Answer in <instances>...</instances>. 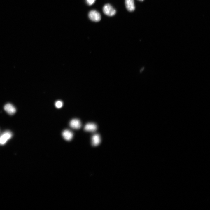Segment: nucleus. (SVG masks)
Listing matches in <instances>:
<instances>
[{
	"label": "nucleus",
	"instance_id": "1",
	"mask_svg": "<svg viewBox=\"0 0 210 210\" xmlns=\"http://www.w3.org/2000/svg\"><path fill=\"white\" fill-rule=\"evenodd\" d=\"M104 13L109 16H112L116 13V10L110 4H106L104 5L103 8Z\"/></svg>",
	"mask_w": 210,
	"mask_h": 210
},
{
	"label": "nucleus",
	"instance_id": "2",
	"mask_svg": "<svg viewBox=\"0 0 210 210\" xmlns=\"http://www.w3.org/2000/svg\"><path fill=\"white\" fill-rule=\"evenodd\" d=\"M13 135L12 132L9 131L4 132L0 136V144H5Z\"/></svg>",
	"mask_w": 210,
	"mask_h": 210
},
{
	"label": "nucleus",
	"instance_id": "3",
	"mask_svg": "<svg viewBox=\"0 0 210 210\" xmlns=\"http://www.w3.org/2000/svg\"><path fill=\"white\" fill-rule=\"evenodd\" d=\"M89 18L92 21L98 22L101 19V15L100 13L95 10L90 11L88 14Z\"/></svg>",
	"mask_w": 210,
	"mask_h": 210
},
{
	"label": "nucleus",
	"instance_id": "4",
	"mask_svg": "<svg viewBox=\"0 0 210 210\" xmlns=\"http://www.w3.org/2000/svg\"><path fill=\"white\" fill-rule=\"evenodd\" d=\"M4 110L10 115L14 114L16 111L15 107L10 103H7L4 106Z\"/></svg>",
	"mask_w": 210,
	"mask_h": 210
},
{
	"label": "nucleus",
	"instance_id": "5",
	"mask_svg": "<svg viewBox=\"0 0 210 210\" xmlns=\"http://www.w3.org/2000/svg\"><path fill=\"white\" fill-rule=\"evenodd\" d=\"M125 5L128 11L132 12L134 10L135 7L134 0H125Z\"/></svg>",
	"mask_w": 210,
	"mask_h": 210
},
{
	"label": "nucleus",
	"instance_id": "6",
	"mask_svg": "<svg viewBox=\"0 0 210 210\" xmlns=\"http://www.w3.org/2000/svg\"><path fill=\"white\" fill-rule=\"evenodd\" d=\"M84 129L86 131L93 132L97 130V126L94 123H89L85 125Z\"/></svg>",
	"mask_w": 210,
	"mask_h": 210
},
{
	"label": "nucleus",
	"instance_id": "7",
	"mask_svg": "<svg viewBox=\"0 0 210 210\" xmlns=\"http://www.w3.org/2000/svg\"><path fill=\"white\" fill-rule=\"evenodd\" d=\"M69 125L71 128L74 129H79L81 127V123L80 121L76 119L71 120L70 122Z\"/></svg>",
	"mask_w": 210,
	"mask_h": 210
},
{
	"label": "nucleus",
	"instance_id": "8",
	"mask_svg": "<svg viewBox=\"0 0 210 210\" xmlns=\"http://www.w3.org/2000/svg\"><path fill=\"white\" fill-rule=\"evenodd\" d=\"M62 135L64 139L68 141L71 140L73 136V133L70 131L66 130L64 131Z\"/></svg>",
	"mask_w": 210,
	"mask_h": 210
},
{
	"label": "nucleus",
	"instance_id": "9",
	"mask_svg": "<svg viewBox=\"0 0 210 210\" xmlns=\"http://www.w3.org/2000/svg\"><path fill=\"white\" fill-rule=\"evenodd\" d=\"M101 142L100 136L98 134H95L93 135L92 138V143L94 146L99 145Z\"/></svg>",
	"mask_w": 210,
	"mask_h": 210
},
{
	"label": "nucleus",
	"instance_id": "10",
	"mask_svg": "<svg viewBox=\"0 0 210 210\" xmlns=\"http://www.w3.org/2000/svg\"><path fill=\"white\" fill-rule=\"evenodd\" d=\"M63 105L62 102L60 101H58L55 103V106L56 107L58 108H61Z\"/></svg>",
	"mask_w": 210,
	"mask_h": 210
},
{
	"label": "nucleus",
	"instance_id": "11",
	"mask_svg": "<svg viewBox=\"0 0 210 210\" xmlns=\"http://www.w3.org/2000/svg\"><path fill=\"white\" fill-rule=\"evenodd\" d=\"M87 4L89 5H91L93 4L96 0H86Z\"/></svg>",
	"mask_w": 210,
	"mask_h": 210
},
{
	"label": "nucleus",
	"instance_id": "12",
	"mask_svg": "<svg viewBox=\"0 0 210 210\" xmlns=\"http://www.w3.org/2000/svg\"><path fill=\"white\" fill-rule=\"evenodd\" d=\"M144 67H143L141 69V70H140V72H141L143 71V70H144Z\"/></svg>",
	"mask_w": 210,
	"mask_h": 210
},
{
	"label": "nucleus",
	"instance_id": "13",
	"mask_svg": "<svg viewBox=\"0 0 210 210\" xmlns=\"http://www.w3.org/2000/svg\"><path fill=\"white\" fill-rule=\"evenodd\" d=\"M139 0V1H143L144 0Z\"/></svg>",
	"mask_w": 210,
	"mask_h": 210
}]
</instances>
